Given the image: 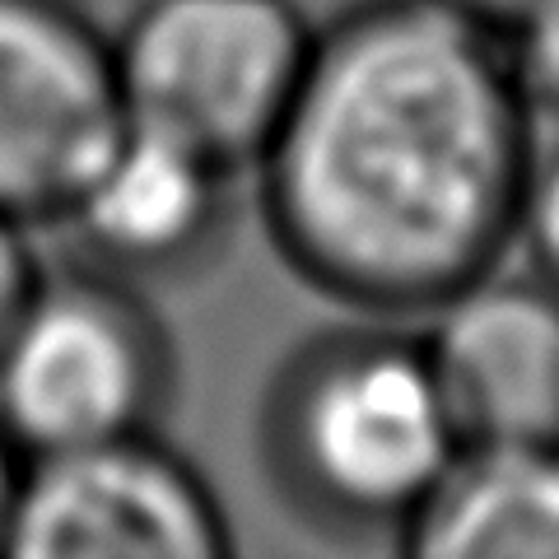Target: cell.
<instances>
[{
	"label": "cell",
	"instance_id": "cell-7",
	"mask_svg": "<svg viewBox=\"0 0 559 559\" xmlns=\"http://www.w3.org/2000/svg\"><path fill=\"white\" fill-rule=\"evenodd\" d=\"M238 178L234 164L127 117L61 229L84 261L168 285L224 257L238 224Z\"/></svg>",
	"mask_w": 559,
	"mask_h": 559
},
{
	"label": "cell",
	"instance_id": "cell-15",
	"mask_svg": "<svg viewBox=\"0 0 559 559\" xmlns=\"http://www.w3.org/2000/svg\"><path fill=\"white\" fill-rule=\"evenodd\" d=\"M75 5H84V10H94V5H103V0H75Z\"/></svg>",
	"mask_w": 559,
	"mask_h": 559
},
{
	"label": "cell",
	"instance_id": "cell-12",
	"mask_svg": "<svg viewBox=\"0 0 559 559\" xmlns=\"http://www.w3.org/2000/svg\"><path fill=\"white\" fill-rule=\"evenodd\" d=\"M47 261L38 257V248H33V229L10 215H0V341H5V331L14 326V318H20L24 299L33 294V285H38Z\"/></svg>",
	"mask_w": 559,
	"mask_h": 559
},
{
	"label": "cell",
	"instance_id": "cell-10",
	"mask_svg": "<svg viewBox=\"0 0 559 559\" xmlns=\"http://www.w3.org/2000/svg\"><path fill=\"white\" fill-rule=\"evenodd\" d=\"M499 43L532 117L559 121V0L532 5Z\"/></svg>",
	"mask_w": 559,
	"mask_h": 559
},
{
	"label": "cell",
	"instance_id": "cell-9",
	"mask_svg": "<svg viewBox=\"0 0 559 559\" xmlns=\"http://www.w3.org/2000/svg\"><path fill=\"white\" fill-rule=\"evenodd\" d=\"M396 550L415 559H559V443H462Z\"/></svg>",
	"mask_w": 559,
	"mask_h": 559
},
{
	"label": "cell",
	"instance_id": "cell-1",
	"mask_svg": "<svg viewBox=\"0 0 559 559\" xmlns=\"http://www.w3.org/2000/svg\"><path fill=\"white\" fill-rule=\"evenodd\" d=\"M536 145L495 33L439 0H349L248 173L299 285L419 322L513 257Z\"/></svg>",
	"mask_w": 559,
	"mask_h": 559
},
{
	"label": "cell",
	"instance_id": "cell-6",
	"mask_svg": "<svg viewBox=\"0 0 559 559\" xmlns=\"http://www.w3.org/2000/svg\"><path fill=\"white\" fill-rule=\"evenodd\" d=\"M234 518L164 429L24 462L5 559H219Z\"/></svg>",
	"mask_w": 559,
	"mask_h": 559
},
{
	"label": "cell",
	"instance_id": "cell-8",
	"mask_svg": "<svg viewBox=\"0 0 559 559\" xmlns=\"http://www.w3.org/2000/svg\"><path fill=\"white\" fill-rule=\"evenodd\" d=\"M462 443H559V289L489 271L419 318Z\"/></svg>",
	"mask_w": 559,
	"mask_h": 559
},
{
	"label": "cell",
	"instance_id": "cell-2",
	"mask_svg": "<svg viewBox=\"0 0 559 559\" xmlns=\"http://www.w3.org/2000/svg\"><path fill=\"white\" fill-rule=\"evenodd\" d=\"M462 452L419 326L345 312L271 364L257 466L275 509L326 546H401Z\"/></svg>",
	"mask_w": 559,
	"mask_h": 559
},
{
	"label": "cell",
	"instance_id": "cell-11",
	"mask_svg": "<svg viewBox=\"0 0 559 559\" xmlns=\"http://www.w3.org/2000/svg\"><path fill=\"white\" fill-rule=\"evenodd\" d=\"M513 257H522L532 275L550 280L559 289V140L555 145H536V159L518 205Z\"/></svg>",
	"mask_w": 559,
	"mask_h": 559
},
{
	"label": "cell",
	"instance_id": "cell-13",
	"mask_svg": "<svg viewBox=\"0 0 559 559\" xmlns=\"http://www.w3.org/2000/svg\"><path fill=\"white\" fill-rule=\"evenodd\" d=\"M439 5H448L452 14H462V20L480 24L485 33L503 38V33H509L532 5H540V0H439Z\"/></svg>",
	"mask_w": 559,
	"mask_h": 559
},
{
	"label": "cell",
	"instance_id": "cell-3",
	"mask_svg": "<svg viewBox=\"0 0 559 559\" xmlns=\"http://www.w3.org/2000/svg\"><path fill=\"white\" fill-rule=\"evenodd\" d=\"M182 388L150 285L75 257L43 266L0 341V429L24 457L164 429Z\"/></svg>",
	"mask_w": 559,
	"mask_h": 559
},
{
	"label": "cell",
	"instance_id": "cell-4",
	"mask_svg": "<svg viewBox=\"0 0 559 559\" xmlns=\"http://www.w3.org/2000/svg\"><path fill=\"white\" fill-rule=\"evenodd\" d=\"M112 33L127 117L248 173L304 80L299 0H131Z\"/></svg>",
	"mask_w": 559,
	"mask_h": 559
},
{
	"label": "cell",
	"instance_id": "cell-5",
	"mask_svg": "<svg viewBox=\"0 0 559 559\" xmlns=\"http://www.w3.org/2000/svg\"><path fill=\"white\" fill-rule=\"evenodd\" d=\"M121 121L112 33L94 10L0 0V215L61 229Z\"/></svg>",
	"mask_w": 559,
	"mask_h": 559
},
{
	"label": "cell",
	"instance_id": "cell-14",
	"mask_svg": "<svg viewBox=\"0 0 559 559\" xmlns=\"http://www.w3.org/2000/svg\"><path fill=\"white\" fill-rule=\"evenodd\" d=\"M24 452L14 448V439L0 429V559L10 546V522H14V503H20V480H24Z\"/></svg>",
	"mask_w": 559,
	"mask_h": 559
}]
</instances>
